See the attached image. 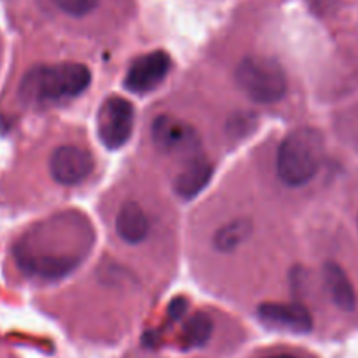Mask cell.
I'll return each mask as SVG.
<instances>
[{
    "instance_id": "30bf717a",
    "label": "cell",
    "mask_w": 358,
    "mask_h": 358,
    "mask_svg": "<svg viewBox=\"0 0 358 358\" xmlns=\"http://www.w3.org/2000/svg\"><path fill=\"white\" fill-rule=\"evenodd\" d=\"M324 282L334 306H338L341 311H346V313L355 310V289H353L352 280L341 266L336 264V262H327L324 266Z\"/></svg>"
},
{
    "instance_id": "277c9868",
    "label": "cell",
    "mask_w": 358,
    "mask_h": 358,
    "mask_svg": "<svg viewBox=\"0 0 358 358\" xmlns=\"http://www.w3.org/2000/svg\"><path fill=\"white\" fill-rule=\"evenodd\" d=\"M135 124V108L131 101L122 96H108L101 103L96 115V129L100 142L108 150H117L131 138Z\"/></svg>"
},
{
    "instance_id": "9a60e30c",
    "label": "cell",
    "mask_w": 358,
    "mask_h": 358,
    "mask_svg": "<svg viewBox=\"0 0 358 358\" xmlns=\"http://www.w3.org/2000/svg\"><path fill=\"white\" fill-rule=\"evenodd\" d=\"M262 358H301V357H297L296 353H290V352H280V353H273V355L262 357Z\"/></svg>"
},
{
    "instance_id": "6da1fadb",
    "label": "cell",
    "mask_w": 358,
    "mask_h": 358,
    "mask_svg": "<svg viewBox=\"0 0 358 358\" xmlns=\"http://www.w3.org/2000/svg\"><path fill=\"white\" fill-rule=\"evenodd\" d=\"M91 86V70L83 63L62 62L31 66L17 84L24 107H51L76 100Z\"/></svg>"
},
{
    "instance_id": "5b68a950",
    "label": "cell",
    "mask_w": 358,
    "mask_h": 358,
    "mask_svg": "<svg viewBox=\"0 0 358 358\" xmlns=\"http://www.w3.org/2000/svg\"><path fill=\"white\" fill-rule=\"evenodd\" d=\"M150 135L154 145L168 156H189L192 159L201 147V138L194 126L170 114H161L154 119Z\"/></svg>"
},
{
    "instance_id": "5bb4252c",
    "label": "cell",
    "mask_w": 358,
    "mask_h": 358,
    "mask_svg": "<svg viewBox=\"0 0 358 358\" xmlns=\"http://www.w3.org/2000/svg\"><path fill=\"white\" fill-rule=\"evenodd\" d=\"M44 3L69 20L80 21L94 16L103 6V0H44Z\"/></svg>"
},
{
    "instance_id": "7c38bea8",
    "label": "cell",
    "mask_w": 358,
    "mask_h": 358,
    "mask_svg": "<svg viewBox=\"0 0 358 358\" xmlns=\"http://www.w3.org/2000/svg\"><path fill=\"white\" fill-rule=\"evenodd\" d=\"M250 234H252L250 220L243 219V217H240V219H233L215 231V234H213V247H215L217 252L231 254V252L236 250L240 245H243L245 241L250 238Z\"/></svg>"
},
{
    "instance_id": "4fadbf2b",
    "label": "cell",
    "mask_w": 358,
    "mask_h": 358,
    "mask_svg": "<svg viewBox=\"0 0 358 358\" xmlns=\"http://www.w3.org/2000/svg\"><path fill=\"white\" fill-rule=\"evenodd\" d=\"M213 334V322L206 313H194L182 327V348H201Z\"/></svg>"
},
{
    "instance_id": "2e32d148",
    "label": "cell",
    "mask_w": 358,
    "mask_h": 358,
    "mask_svg": "<svg viewBox=\"0 0 358 358\" xmlns=\"http://www.w3.org/2000/svg\"><path fill=\"white\" fill-rule=\"evenodd\" d=\"M0 63H2V41H0Z\"/></svg>"
},
{
    "instance_id": "ac0fdd59",
    "label": "cell",
    "mask_w": 358,
    "mask_h": 358,
    "mask_svg": "<svg viewBox=\"0 0 358 358\" xmlns=\"http://www.w3.org/2000/svg\"><path fill=\"white\" fill-rule=\"evenodd\" d=\"M357 226H358V213H357Z\"/></svg>"
},
{
    "instance_id": "e0dca14e",
    "label": "cell",
    "mask_w": 358,
    "mask_h": 358,
    "mask_svg": "<svg viewBox=\"0 0 358 358\" xmlns=\"http://www.w3.org/2000/svg\"><path fill=\"white\" fill-rule=\"evenodd\" d=\"M0 358H2V348H0Z\"/></svg>"
},
{
    "instance_id": "8992f818",
    "label": "cell",
    "mask_w": 358,
    "mask_h": 358,
    "mask_svg": "<svg viewBox=\"0 0 358 358\" xmlns=\"http://www.w3.org/2000/svg\"><path fill=\"white\" fill-rule=\"evenodd\" d=\"M96 161L90 149L77 143H65L52 150L49 171L56 184L63 187H79L94 173Z\"/></svg>"
},
{
    "instance_id": "8fae6325",
    "label": "cell",
    "mask_w": 358,
    "mask_h": 358,
    "mask_svg": "<svg viewBox=\"0 0 358 358\" xmlns=\"http://www.w3.org/2000/svg\"><path fill=\"white\" fill-rule=\"evenodd\" d=\"M212 164L205 157H192L191 163L177 175L173 182V189L180 198L189 199L198 194L208 180L212 178Z\"/></svg>"
},
{
    "instance_id": "9c48e42d",
    "label": "cell",
    "mask_w": 358,
    "mask_h": 358,
    "mask_svg": "<svg viewBox=\"0 0 358 358\" xmlns=\"http://www.w3.org/2000/svg\"><path fill=\"white\" fill-rule=\"evenodd\" d=\"M117 236L128 245H138L149 236L150 219L142 205L136 201L122 203L114 219Z\"/></svg>"
},
{
    "instance_id": "7a4b0ae2",
    "label": "cell",
    "mask_w": 358,
    "mask_h": 358,
    "mask_svg": "<svg viewBox=\"0 0 358 358\" xmlns=\"http://www.w3.org/2000/svg\"><path fill=\"white\" fill-rule=\"evenodd\" d=\"M325 161V140L315 128L292 129L276 150V175L289 187H304Z\"/></svg>"
},
{
    "instance_id": "3957f363",
    "label": "cell",
    "mask_w": 358,
    "mask_h": 358,
    "mask_svg": "<svg viewBox=\"0 0 358 358\" xmlns=\"http://www.w3.org/2000/svg\"><path fill=\"white\" fill-rule=\"evenodd\" d=\"M234 80L248 100L261 105L278 103L289 91V77L271 56L252 55L243 58L234 70Z\"/></svg>"
},
{
    "instance_id": "52a82bcc",
    "label": "cell",
    "mask_w": 358,
    "mask_h": 358,
    "mask_svg": "<svg viewBox=\"0 0 358 358\" xmlns=\"http://www.w3.org/2000/svg\"><path fill=\"white\" fill-rule=\"evenodd\" d=\"M171 69L170 56L164 51H152L138 56L124 76V87L135 94H147L157 90Z\"/></svg>"
},
{
    "instance_id": "ba28073f",
    "label": "cell",
    "mask_w": 358,
    "mask_h": 358,
    "mask_svg": "<svg viewBox=\"0 0 358 358\" xmlns=\"http://www.w3.org/2000/svg\"><path fill=\"white\" fill-rule=\"evenodd\" d=\"M259 318L268 327L294 332V334H306L313 329V318H311L310 311L301 304H262L259 308Z\"/></svg>"
}]
</instances>
